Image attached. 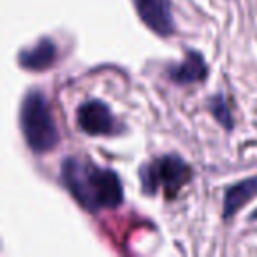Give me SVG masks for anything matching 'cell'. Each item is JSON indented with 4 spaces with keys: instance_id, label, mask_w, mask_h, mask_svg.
<instances>
[{
    "instance_id": "cell-6",
    "label": "cell",
    "mask_w": 257,
    "mask_h": 257,
    "mask_svg": "<svg viewBox=\"0 0 257 257\" xmlns=\"http://www.w3.org/2000/svg\"><path fill=\"white\" fill-rule=\"evenodd\" d=\"M57 60V46L53 41L43 39L30 50L20 53V64L30 71H44Z\"/></svg>"
},
{
    "instance_id": "cell-4",
    "label": "cell",
    "mask_w": 257,
    "mask_h": 257,
    "mask_svg": "<svg viewBox=\"0 0 257 257\" xmlns=\"http://www.w3.org/2000/svg\"><path fill=\"white\" fill-rule=\"evenodd\" d=\"M78 125L90 136H111L118 133V123L109 107L100 100H88L78 109Z\"/></svg>"
},
{
    "instance_id": "cell-3",
    "label": "cell",
    "mask_w": 257,
    "mask_h": 257,
    "mask_svg": "<svg viewBox=\"0 0 257 257\" xmlns=\"http://www.w3.org/2000/svg\"><path fill=\"white\" fill-rule=\"evenodd\" d=\"M190 176L192 171L189 164L178 155H162L140 169L141 185L145 192L155 194L162 190L166 199H173L178 196Z\"/></svg>"
},
{
    "instance_id": "cell-7",
    "label": "cell",
    "mask_w": 257,
    "mask_h": 257,
    "mask_svg": "<svg viewBox=\"0 0 257 257\" xmlns=\"http://www.w3.org/2000/svg\"><path fill=\"white\" fill-rule=\"evenodd\" d=\"M206 72L208 67L204 64L203 57L199 53H196V51H189L182 64L169 69V78L173 81L180 83V85H190V83L204 79Z\"/></svg>"
},
{
    "instance_id": "cell-1",
    "label": "cell",
    "mask_w": 257,
    "mask_h": 257,
    "mask_svg": "<svg viewBox=\"0 0 257 257\" xmlns=\"http://www.w3.org/2000/svg\"><path fill=\"white\" fill-rule=\"evenodd\" d=\"M62 182L88 211L111 210L123 201V189L116 173L99 168L88 159H65L62 164Z\"/></svg>"
},
{
    "instance_id": "cell-8",
    "label": "cell",
    "mask_w": 257,
    "mask_h": 257,
    "mask_svg": "<svg viewBox=\"0 0 257 257\" xmlns=\"http://www.w3.org/2000/svg\"><path fill=\"white\" fill-rule=\"evenodd\" d=\"M253 196H257V176L234 183L224 196V217L231 218L239 208H243Z\"/></svg>"
},
{
    "instance_id": "cell-5",
    "label": "cell",
    "mask_w": 257,
    "mask_h": 257,
    "mask_svg": "<svg viewBox=\"0 0 257 257\" xmlns=\"http://www.w3.org/2000/svg\"><path fill=\"white\" fill-rule=\"evenodd\" d=\"M138 15L159 36H169L175 30L169 0H134Z\"/></svg>"
},
{
    "instance_id": "cell-9",
    "label": "cell",
    "mask_w": 257,
    "mask_h": 257,
    "mask_svg": "<svg viewBox=\"0 0 257 257\" xmlns=\"http://www.w3.org/2000/svg\"><path fill=\"white\" fill-rule=\"evenodd\" d=\"M210 107L211 111H213V114L217 116V120L220 121V123L227 125V127H231L232 121H231V114H229V109H227V104H225V100L222 99V97H215L213 100H210Z\"/></svg>"
},
{
    "instance_id": "cell-2",
    "label": "cell",
    "mask_w": 257,
    "mask_h": 257,
    "mask_svg": "<svg viewBox=\"0 0 257 257\" xmlns=\"http://www.w3.org/2000/svg\"><path fill=\"white\" fill-rule=\"evenodd\" d=\"M23 136L30 150L36 154L53 150L60 141L58 127L48 106V100L39 90H32L25 95L20 113Z\"/></svg>"
}]
</instances>
